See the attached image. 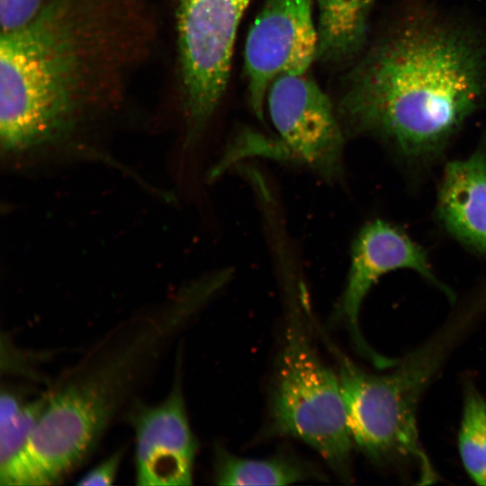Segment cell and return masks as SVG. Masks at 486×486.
I'll list each match as a JSON object with an SVG mask.
<instances>
[{"label": "cell", "instance_id": "obj_13", "mask_svg": "<svg viewBox=\"0 0 486 486\" xmlns=\"http://www.w3.org/2000/svg\"><path fill=\"white\" fill-rule=\"evenodd\" d=\"M48 395L26 401L8 389L0 395V485L18 486L22 466Z\"/></svg>", "mask_w": 486, "mask_h": 486}, {"label": "cell", "instance_id": "obj_2", "mask_svg": "<svg viewBox=\"0 0 486 486\" xmlns=\"http://www.w3.org/2000/svg\"><path fill=\"white\" fill-rule=\"evenodd\" d=\"M111 10L104 0H47L28 23L1 32L3 155L48 150L76 129L115 68L119 22Z\"/></svg>", "mask_w": 486, "mask_h": 486}, {"label": "cell", "instance_id": "obj_17", "mask_svg": "<svg viewBox=\"0 0 486 486\" xmlns=\"http://www.w3.org/2000/svg\"><path fill=\"white\" fill-rule=\"evenodd\" d=\"M122 450L116 451L91 469L77 482L78 485H101L113 484L122 461Z\"/></svg>", "mask_w": 486, "mask_h": 486}, {"label": "cell", "instance_id": "obj_4", "mask_svg": "<svg viewBox=\"0 0 486 486\" xmlns=\"http://www.w3.org/2000/svg\"><path fill=\"white\" fill-rule=\"evenodd\" d=\"M281 350L272 380L267 436H290L313 448L340 479H351L354 441L338 373L320 356L302 285L287 283Z\"/></svg>", "mask_w": 486, "mask_h": 486}, {"label": "cell", "instance_id": "obj_9", "mask_svg": "<svg viewBox=\"0 0 486 486\" xmlns=\"http://www.w3.org/2000/svg\"><path fill=\"white\" fill-rule=\"evenodd\" d=\"M401 268L416 271L450 299L454 298L453 292L434 274L424 249L399 228L375 220L366 223L353 240L346 285L335 307V318L347 325L356 346L382 366L389 365L392 360L368 347L360 333L359 313L377 280Z\"/></svg>", "mask_w": 486, "mask_h": 486}, {"label": "cell", "instance_id": "obj_14", "mask_svg": "<svg viewBox=\"0 0 486 486\" xmlns=\"http://www.w3.org/2000/svg\"><path fill=\"white\" fill-rule=\"evenodd\" d=\"M316 478V471L295 457L248 459L217 449L214 479L220 485H287Z\"/></svg>", "mask_w": 486, "mask_h": 486}, {"label": "cell", "instance_id": "obj_6", "mask_svg": "<svg viewBox=\"0 0 486 486\" xmlns=\"http://www.w3.org/2000/svg\"><path fill=\"white\" fill-rule=\"evenodd\" d=\"M249 2L178 0L177 32L187 148L197 142L224 94L238 29Z\"/></svg>", "mask_w": 486, "mask_h": 486}, {"label": "cell", "instance_id": "obj_10", "mask_svg": "<svg viewBox=\"0 0 486 486\" xmlns=\"http://www.w3.org/2000/svg\"><path fill=\"white\" fill-rule=\"evenodd\" d=\"M135 432L136 483L143 486L190 485L197 443L180 386L160 403L131 414Z\"/></svg>", "mask_w": 486, "mask_h": 486}, {"label": "cell", "instance_id": "obj_7", "mask_svg": "<svg viewBox=\"0 0 486 486\" xmlns=\"http://www.w3.org/2000/svg\"><path fill=\"white\" fill-rule=\"evenodd\" d=\"M266 103L283 154L327 182L338 181L347 139L336 105L308 72L278 76Z\"/></svg>", "mask_w": 486, "mask_h": 486}, {"label": "cell", "instance_id": "obj_12", "mask_svg": "<svg viewBox=\"0 0 486 486\" xmlns=\"http://www.w3.org/2000/svg\"><path fill=\"white\" fill-rule=\"evenodd\" d=\"M373 0H317V61L343 66L365 41Z\"/></svg>", "mask_w": 486, "mask_h": 486}, {"label": "cell", "instance_id": "obj_1", "mask_svg": "<svg viewBox=\"0 0 486 486\" xmlns=\"http://www.w3.org/2000/svg\"><path fill=\"white\" fill-rule=\"evenodd\" d=\"M483 77L482 50L467 33L414 22L351 70L336 110L346 139L372 136L408 159H430L477 108Z\"/></svg>", "mask_w": 486, "mask_h": 486}, {"label": "cell", "instance_id": "obj_5", "mask_svg": "<svg viewBox=\"0 0 486 486\" xmlns=\"http://www.w3.org/2000/svg\"><path fill=\"white\" fill-rule=\"evenodd\" d=\"M159 335L143 329L48 395L24 460L30 485L58 483L92 452Z\"/></svg>", "mask_w": 486, "mask_h": 486}, {"label": "cell", "instance_id": "obj_16", "mask_svg": "<svg viewBox=\"0 0 486 486\" xmlns=\"http://www.w3.org/2000/svg\"><path fill=\"white\" fill-rule=\"evenodd\" d=\"M47 0H0L1 32L16 30L32 21Z\"/></svg>", "mask_w": 486, "mask_h": 486}, {"label": "cell", "instance_id": "obj_11", "mask_svg": "<svg viewBox=\"0 0 486 486\" xmlns=\"http://www.w3.org/2000/svg\"><path fill=\"white\" fill-rule=\"evenodd\" d=\"M437 212L454 238L486 254V154L452 161L444 171Z\"/></svg>", "mask_w": 486, "mask_h": 486}, {"label": "cell", "instance_id": "obj_15", "mask_svg": "<svg viewBox=\"0 0 486 486\" xmlns=\"http://www.w3.org/2000/svg\"><path fill=\"white\" fill-rule=\"evenodd\" d=\"M458 449L470 478L486 486V400L471 384L464 391Z\"/></svg>", "mask_w": 486, "mask_h": 486}, {"label": "cell", "instance_id": "obj_8", "mask_svg": "<svg viewBox=\"0 0 486 486\" xmlns=\"http://www.w3.org/2000/svg\"><path fill=\"white\" fill-rule=\"evenodd\" d=\"M312 4V0H266L248 31L244 69L249 104L260 121L271 83L282 74L307 73L316 61Z\"/></svg>", "mask_w": 486, "mask_h": 486}, {"label": "cell", "instance_id": "obj_3", "mask_svg": "<svg viewBox=\"0 0 486 486\" xmlns=\"http://www.w3.org/2000/svg\"><path fill=\"white\" fill-rule=\"evenodd\" d=\"M483 309L473 305L453 315L426 343L383 374L362 369L321 331L337 363L354 445L374 463L412 462L421 483L434 482L435 472L418 440L417 407L446 357L478 322Z\"/></svg>", "mask_w": 486, "mask_h": 486}]
</instances>
